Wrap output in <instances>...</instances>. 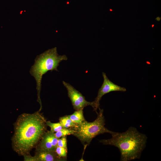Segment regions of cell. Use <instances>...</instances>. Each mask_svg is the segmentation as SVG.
Masks as SVG:
<instances>
[{
  "label": "cell",
  "mask_w": 161,
  "mask_h": 161,
  "mask_svg": "<svg viewBox=\"0 0 161 161\" xmlns=\"http://www.w3.org/2000/svg\"><path fill=\"white\" fill-rule=\"evenodd\" d=\"M112 135L111 138L101 140L99 142L104 145L117 147L120 153V161H128L140 158L147 143L145 134L131 126L125 132H115Z\"/></svg>",
  "instance_id": "cell-2"
},
{
  "label": "cell",
  "mask_w": 161,
  "mask_h": 161,
  "mask_svg": "<svg viewBox=\"0 0 161 161\" xmlns=\"http://www.w3.org/2000/svg\"><path fill=\"white\" fill-rule=\"evenodd\" d=\"M102 75L103 78V83L99 89L97 97L93 101L95 106L94 111L97 113V110L99 107L100 101L104 95L112 92H125L126 90L125 88L116 84L110 80L105 73L103 72Z\"/></svg>",
  "instance_id": "cell-6"
},
{
  "label": "cell",
  "mask_w": 161,
  "mask_h": 161,
  "mask_svg": "<svg viewBox=\"0 0 161 161\" xmlns=\"http://www.w3.org/2000/svg\"><path fill=\"white\" fill-rule=\"evenodd\" d=\"M67 136L61 137L58 139L57 146L67 149Z\"/></svg>",
  "instance_id": "cell-14"
},
{
  "label": "cell",
  "mask_w": 161,
  "mask_h": 161,
  "mask_svg": "<svg viewBox=\"0 0 161 161\" xmlns=\"http://www.w3.org/2000/svg\"><path fill=\"white\" fill-rule=\"evenodd\" d=\"M55 152L59 158L66 159L67 149L57 146Z\"/></svg>",
  "instance_id": "cell-13"
},
{
  "label": "cell",
  "mask_w": 161,
  "mask_h": 161,
  "mask_svg": "<svg viewBox=\"0 0 161 161\" xmlns=\"http://www.w3.org/2000/svg\"><path fill=\"white\" fill-rule=\"evenodd\" d=\"M46 122L38 111L20 115L13 124L14 133L11 141L14 151L20 156L30 154L47 131Z\"/></svg>",
  "instance_id": "cell-1"
},
{
  "label": "cell",
  "mask_w": 161,
  "mask_h": 161,
  "mask_svg": "<svg viewBox=\"0 0 161 161\" xmlns=\"http://www.w3.org/2000/svg\"><path fill=\"white\" fill-rule=\"evenodd\" d=\"M24 161H38L37 159L35 156H31L30 154L25 155L23 156Z\"/></svg>",
  "instance_id": "cell-15"
},
{
  "label": "cell",
  "mask_w": 161,
  "mask_h": 161,
  "mask_svg": "<svg viewBox=\"0 0 161 161\" xmlns=\"http://www.w3.org/2000/svg\"><path fill=\"white\" fill-rule=\"evenodd\" d=\"M75 130L71 128H63L59 131L54 133L55 137L58 139L61 137L71 134L73 135Z\"/></svg>",
  "instance_id": "cell-11"
},
{
  "label": "cell",
  "mask_w": 161,
  "mask_h": 161,
  "mask_svg": "<svg viewBox=\"0 0 161 161\" xmlns=\"http://www.w3.org/2000/svg\"><path fill=\"white\" fill-rule=\"evenodd\" d=\"M83 109L76 110L72 114L67 115L69 118L75 123L80 124L86 120L83 114Z\"/></svg>",
  "instance_id": "cell-9"
},
{
  "label": "cell",
  "mask_w": 161,
  "mask_h": 161,
  "mask_svg": "<svg viewBox=\"0 0 161 161\" xmlns=\"http://www.w3.org/2000/svg\"><path fill=\"white\" fill-rule=\"evenodd\" d=\"M63 83L66 89L68 97L69 98L74 109L76 110L83 109L88 106H91L95 109V105L93 101H87L82 94L77 90L69 83L63 81Z\"/></svg>",
  "instance_id": "cell-5"
},
{
  "label": "cell",
  "mask_w": 161,
  "mask_h": 161,
  "mask_svg": "<svg viewBox=\"0 0 161 161\" xmlns=\"http://www.w3.org/2000/svg\"><path fill=\"white\" fill-rule=\"evenodd\" d=\"M155 19L157 21H159L161 19V18L158 16L156 17Z\"/></svg>",
  "instance_id": "cell-16"
},
{
  "label": "cell",
  "mask_w": 161,
  "mask_h": 161,
  "mask_svg": "<svg viewBox=\"0 0 161 161\" xmlns=\"http://www.w3.org/2000/svg\"><path fill=\"white\" fill-rule=\"evenodd\" d=\"M46 123L47 126L50 127V130L54 133L59 131L63 128L59 122L52 123L49 121H46Z\"/></svg>",
  "instance_id": "cell-12"
},
{
  "label": "cell",
  "mask_w": 161,
  "mask_h": 161,
  "mask_svg": "<svg viewBox=\"0 0 161 161\" xmlns=\"http://www.w3.org/2000/svg\"><path fill=\"white\" fill-rule=\"evenodd\" d=\"M154 25H152V27H154Z\"/></svg>",
  "instance_id": "cell-17"
},
{
  "label": "cell",
  "mask_w": 161,
  "mask_h": 161,
  "mask_svg": "<svg viewBox=\"0 0 161 161\" xmlns=\"http://www.w3.org/2000/svg\"><path fill=\"white\" fill-rule=\"evenodd\" d=\"M96 119L93 121L88 122L86 120L73 129L75 132L73 135L77 138L86 147L89 145L92 140L97 136L105 133L111 134L115 132L108 130L105 126V119L103 110L99 108Z\"/></svg>",
  "instance_id": "cell-4"
},
{
  "label": "cell",
  "mask_w": 161,
  "mask_h": 161,
  "mask_svg": "<svg viewBox=\"0 0 161 161\" xmlns=\"http://www.w3.org/2000/svg\"><path fill=\"white\" fill-rule=\"evenodd\" d=\"M34 156L38 161H64L66 159L59 158L55 151L36 149Z\"/></svg>",
  "instance_id": "cell-8"
},
{
  "label": "cell",
  "mask_w": 161,
  "mask_h": 161,
  "mask_svg": "<svg viewBox=\"0 0 161 161\" xmlns=\"http://www.w3.org/2000/svg\"><path fill=\"white\" fill-rule=\"evenodd\" d=\"M58 140L54 132L50 130L47 131L35 147L36 149L55 151Z\"/></svg>",
  "instance_id": "cell-7"
},
{
  "label": "cell",
  "mask_w": 161,
  "mask_h": 161,
  "mask_svg": "<svg viewBox=\"0 0 161 161\" xmlns=\"http://www.w3.org/2000/svg\"><path fill=\"white\" fill-rule=\"evenodd\" d=\"M67 58L65 55H60L55 47L37 55L35 59L34 64L32 66L30 72L35 79L37 91V101L40 105L39 111L42 109V103L40 98L41 82L43 75L49 71H58L57 67L60 62L67 60Z\"/></svg>",
  "instance_id": "cell-3"
},
{
  "label": "cell",
  "mask_w": 161,
  "mask_h": 161,
  "mask_svg": "<svg viewBox=\"0 0 161 161\" xmlns=\"http://www.w3.org/2000/svg\"><path fill=\"white\" fill-rule=\"evenodd\" d=\"M59 120L63 127L64 128H71L73 129L78 125L73 122L67 115L60 117Z\"/></svg>",
  "instance_id": "cell-10"
}]
</instances>
